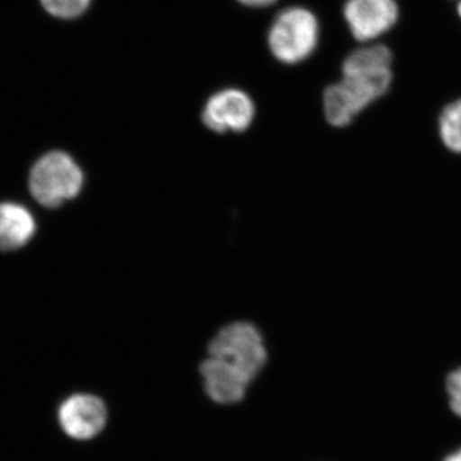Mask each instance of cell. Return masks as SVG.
<instances>
[{"label": "cell", "instance_id": "obj_8", "mask_svg": "<svg viewBox=\"0 0 461 461\" xmlns=\"http://www.w3.org/2000/svg\"><path fill=\"white\" fill-rule=\"evenodd\" d=\"M206 393L213 402L229 405L241 402L251 379L232 364L209 357L200 366Z\"/></svg>", "mask_w": 461, "mask_h": 461}, {"label": "cell", "instance_id": "obj_11", "mask_svg": "<svg viewBox=\"0 0 461 461\" xmlns=\"http://www.w3.org/2000/svg\"><path fill=\"white\" fill-rule=\"evenodd\" d=\"M41 3L53 16L75 18L89 8L91 0H41Z\"/></svg>", "mask_w": 461, "mask_h": 461}, {"label": "cell", "instance_id": "obj_13", "mask_svg": "<svg viewBox=\"0 0 461 461\" xmlns=\"http://www.w3.org/2000/svg\"><path fill=\"white\" fill-rule=\"evenodd\" d=\"M238 2L241 3L245 7L264 8L272 5L273 3L277 2V0H238Z\"/></svg>", "mask_w": 461, "mask_h": 461}, {"label": "cell", "instance_id": "obj_10", "mask_svg": "<svg viewBox=\"0 0 461 461\" xmlns=\"http://www.w3.org/2000/svg\"><path fill=\"white\" fill-rule=\"evenodd\" d=\"M439 133L446 147L461 154V99L445 108L439 118Z\"/></svg>", "mask_w": 461, "mask_h": 461}, {"label": "cell", "instance_id": "obj_4", "mask_svg": "<svg viewBox=\"0 0 461 461\" xmlns=\"http://www.w3.org/2000/svg\"><path fill=\"white\" fill-rule=\"evenodd\" d=\"M209 355L220 357L253 381L267 362L262 335L253 324L238 321L224 327L209 345Z\"/></svg>", "mask_w": 461, "mask_h": 461}, {"label": "cell", "instance_id": "obj_15", "mask_svg": "<svg viewBox=\"0 0 461 461\" xmlns=\"http://www.w3.org/2000/svg\"><path fill=\"white\" fill-rule=\"evenodd\" d=\"M457 11H459V14H460V17H461V0H460V3H459V7H457Z\"/></svg>", "mask_w": 461, "mask_h": 461}, {"label": "cell", "instance_id": "obj_9", "mask_svg": "<svg viewBox=\"0 0 461 461\" xmlns=\"http://www.w3.org/2000/svg\"><path fill=\"white\" fill-rule=\"evenodd\" d=\"M35 230V220L26 206L16 203L0 204V250L14 251L25 247Z\"/></svg>", "mask_w": 461, "mask_h": 461}, {"label": "cell", "instance_id": "obj_7", "mask_svg": "<svg viewBox=\"0 0 461 461\" xmlns=\"http://www.w3.org/2000/svg\"><path fill=\"white\" fill-rule=\"evenodd\" d=\"M344 16L357 41H371L395 25L399 8L393 0H348Z\"/></svg>", "mask_w": 461, "mask_h": 461}, {"label": "cell", "instance_id": "obj_3", "mask_svg": "<svg viewBox=\"0 0 461 461\" xmlns=\"http://www.w3.org/2000/svg\"><path fill=\"white\" fill-rule=\"evenodd\" d=\"M83 185L80 167L62 151L45 154L30 172V191L36 202L47 208H57L76 198Z\"/></svg>", "mask_w": 461, "mask_h": 461}, {"label": "cell", "instance_id": "obj_6", "mask_svg": "<svg viewBox=\"0 0 461 461\" xmlns=\"http://www.w3.org/2000/svg\"><path fill=\"white\" fill-rule=\"evenodd\" d=\"M107 408L99 397L89 393L69 396L58 411V420L67 435L75 439L94 438L107 423Z\"/></svg>", "mask_w": 461, "mask_h": 461}, {"label": "cell", "instance_id": "obj_12", "mask_svg": "<svg viewBox=\"0 0 461 461\" xmlns=\"http://www.w3.org/2000/svg\"><path fill=\"white\" fill-rule=\"evenodd\" d=\"M446 390L450 399L451 409L461 418V368L450 373L446 381Z\"/></svg>", "mask_w": 461, "mask_h": 461}, {"label": "cell", "instance_id": "obj_14", "mask_svg": "<svg viewBox=\"0 0 461 461\" xmlns=\"http://www.w3.org/2000/svg\"><path fill=\"white\" fill-rule=\"evenodd\" d=\"M442 461H461V448L453 454L447 455Z\"/></svg>", "mask_w": 461, "mask_h": 461}, {"label": "cell", "instance_id": "obj_5", "mask_svg": "<svg viewBox=\"0 0 461 461\" xmlns=\"http://www.w3.org/2000/svg\"><path fill=\"white\" fill-rule=\"evenodd\" d=\"M256 117V104L245 91L223 89L213 94L203 109V122L218 133L247 131Z\"/></svg>", "mask_w": 461, "mask_h": 461}, {"label": "cell", "instance_id": "obj_2", "mask_svg": "<svg viewBox=\"0 0 461 461\" xmlns=\"http://www.w3.org/2000/svg\"><path fill=\"white\" fill-rule=\"evenodd\" d=\"M320 23L313 12L306 8L284 9L269 27V50L285 65L304 62L317 50Z\"/></svg>", "mask_w": 461, "mask_h": 461}, {"label": "cell", "instance_id": "obj_1", "mask_svg": "<svg viewBox=\"0 0 461 461\" xmlns=\"http://www.w3.org/2000/svg\"><path fill=\"white\" fill-rule=\"evenodd\" d=\"M393 56L384 45L355 50L342 65V77L324 91L323 109L329 123L345 127L387 93L393 81Z\"/></svg>", "mask_w": 461, "mask_h": 461}]
</instances>
